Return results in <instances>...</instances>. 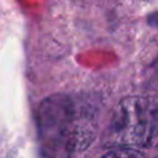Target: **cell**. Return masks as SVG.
I'll return each mask as SVG.
<instances>
[{"mask_svg": "<svg viewBox=\"0 0 158 158\" xmlns=\"http://www.w3.org/2000/svg\"><path fill=\"white\" fill-rule=\"evenodd\" d=\"M158 132L157 105L139 96L121 100L115 107L106 131V144L135 147L149 144Z\"/></svg>", "mask_w": 158, "mask_h": 158, "instance_id": "obj_1", "label": "cell"}, {"mask_svg": "<svg viewBox=\"0 0 158 158\" xmlns=\"http://www.w3.org/2000/svg\"><path fill=\"white\" fill-rule=\"evenodd\" d=\"M101 158H143V156L131 147H118L116 149H111Z\"/></svg>", "mask_w": 158, "mask_h": 158, "instance_id": "obj_3", "label": "cell"}, {"mask_svg": "<svg viewBox=\"0 0 158 158\" xmlns=\"http://www.w3.org/2000/svg\"><path fill=\"white\" fill-rule=\"evenodd\" d=\"M157 72H158V67H157Z\"/></svg>", "mask_w": 158, "mask_h": 158, "instance_id": "obj_4", "label": "cell"}, {"mask_svg": "<svg viewBox=\"0 0 158 158\" xmlns=\"http://www.w3.org/2000/svg\"><path fill=\"white\" fill-rule=\"evenodd\" d=\"M73 110L67 98L53 96L46 100L40 110V131L43 147L51 151L85 149L93 139L86 123L72 120Z\"/></svg>", "mask_w": 158, "mask_h": 158, "instance_id": "obj_2", "label": "cell"}]
</instances>
